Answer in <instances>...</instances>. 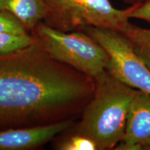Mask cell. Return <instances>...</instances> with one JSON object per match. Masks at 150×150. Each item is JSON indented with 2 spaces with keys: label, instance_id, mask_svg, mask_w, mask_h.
I'll list each match as a JSON object with an SVG mask.
<instances>
[{
  "label": "cell",
  "instance_id": "7c38bea8",
  "mask_svg": "<svg viewBox=\"0 0 150 150\" xmlns=\"http://www.w3.org/2000/svg\"><path fill=\"white\" fill-rule=\"evenodd\" d=\"M0 33L27 34L28 31L16 16L8 11L0 10Z\"/></svg>",
  "mask_w": 150,
  "mask_h": 150
},
{
  "label": "cell",
  "instance_id": "3957f363",
  "mask_svg": "<svg viewBox=\"0 0 150 150\" xmlns=\"http://www.w3.org/2000/svg\"><path fill=\"white\" fill-rule=\"evenodd\" d=\"M47 15L44 23L63 32L85 26L105 28L125 33L130 27L131 13L138 4L126 9L114 8L109 0H44Z\"/></svg>",
  "mask_w": 150,
  "mask_h": 150
},
{
  "label": "cell",
  "instance_id": "5bb4252c",
  "mask_svg": "<svg viewBox=\"0 0 150 150\" xmlns=\"http://www.w3.org/2000/svg\"><path fill=\"white\" fill-rule=\"evenodd\" d=\"M125 4L129 5H134V4H142L145 2L147 0H122Z\"/></svg>",
  "mask_w": 150,
  "mask_h": 150
},
{
  "label": "cell",
  "instance_id": "ba28073f",
  "mask_svg": "<svg viewBox=\"0 0 150 150\" xmlns=\"http://www.w3.org/2000/svg\"><path fill=\"white\" fill-rule=\"evenodd\" d=\"M0 10L16 16L28 31H33L47 15L44 0H0Z\"/></svg>",
  "mask_w": 150,
  "mask_h": 150
},
{
  "label": "cell",
  "instance_id": "277c9868",
  "mask_svg": "<svg viewBox=\"0 0 150 150\" xmlns=\"http://www.w3.org/2000/svg\"><path fill=\"white\" fill-rule=\"evenodd\" d=\"M33 33L53 59L91 77H96L107 69L109 63L108 53L83 31L63 32L40 22Z\"/></svg>",
  "mask_w": 150,
  "mask_h": 150
},
{
  "label": "cell",
  "instance_id": "6da1fadb",
  "mask_svg": "<svg viewBox=\"0 0 150 150\" xmlns=\"http://www.w3.org/2000/svg\"><path fill=\"white\" fill-rule=\"evenodd\" d=\"M95 87L94 78L53 59L35 37L31 45L0 55V129L74 119Z\"/></svg>",
  "mask_w": 150,
  "mask_h": 150
},
{
  "label": "cell",
  "instance_id": "52a82bcc",
  "mask_svg": "<svg viewBox=\"0 0 150 150\" xmlns=\"http://www.w3.org/2000/svg\"><path fill=\"white\" fill-rule=\"evenodd\" d=\"M74 124V119L42 126L9 128L0 130V150H25L50 141Z\"/></svg>",
  "mask_w": 150,
  "mask_h": 150
},
{
  "label": "cell",
  "instance_id": "30bf717a",
  "mask_svg": "<svg viewBox=\"0 0 150 150\" xmlns=\"http://www.w3.org/2000/svg\"><path fill=\"white\" fill-rule=\"evenodd\" d=\"M34 35L0 33V55H7L20 51L33 44Z\"/></svg>",
  "mask_w": 150,
  "mask_h": 150
},
{
  "label": "cell",
  "instance_id": "8fae6325",
  "mask_svg": "<svg viewBox=\"0 0 150 150\" xmlns=\"http://www.w3.org/2000/svg\"><path fill=\"white\" fill-rule=\"evenodd\" d=\"M57 149L61 150H97L95 142L85 136L74 134L59 142Z\"/></svg>",
  "mask_w": 150,
  "mask_h": 150
},
{
  "label": "cell",
  "instance_id": "7a4b0ae2",
  "mask_svg": "<svg viewBox=\"0 0 150 150\" xmlns=\"http://www.w3.org/2000/svg\"><path fill=\"white\" fill-rule=\"evenodd\" d=\"M94 79L93 96L73 133L91 139L98 150L112 149L123 140L129 108L138 91L107 70Z\"/></svg>",
  "mask_w": 150,
  "mask_h": 150
},
{
  "label": "cell",
  "instance_id": "5b68a950",
  "mask_svg": "<svg viewBox=\"0 0 150 150\" xmlns=\"http://www.w3.org/2000/svg\"><path fill=\"white\" fill-rule=\"evenodd\" d=\"M78 30L87 33L106 50L109 56L106 70L110 74L126 85L150 95V69L125 35L91 26Z\"/></svg>",
  "mask_w": 150,
  "mask_h": 150
},
{
  "label": "cell",
  "instance_id": "4fadbf2b",
  "mask_svg": "<svg viewBox=\"0 0 150 150\" xmlns=\"http://www.w3.org/2000/svg\"><path fill=\"white\" fill-rule=\"evenodd\" d=\"M130 18L143 20L150 24V0H147L145 2L138 4L131 13Z\"/></svg>",
  "mask_w": 150,
  "mask_h": 150
},
{
  "label": "cell",
  "instance_id": "8992f818",
  "mask_svg": "<svg viewBox=\"0 0 150 150\" xmlns=\"http://www.w3.org/2000/svg\"><path fill=\"white\" fill-rule=\"evenodd\" d=\"M117 150H150V95L138 91L131 102L123 140Z\"/></svg>",
  "mask_w": 150,
  "mask_h": 150
},
{
  "label": "cell",
  "instance_id": "9c48e42d",
  "mask_svg": "<svg viewBox=\"0 0 150 150\" xmlns=\"http://www.w3.org/2000/svg\"><path fill=\"white\" fill-rule=\"evenodd\" d=\"M124 35L130 40L136 52L150 69V28H142L131 24Z\"/></svg>",
  "mask_w": 150,
  "mask_h": 150
}]
</instances>
